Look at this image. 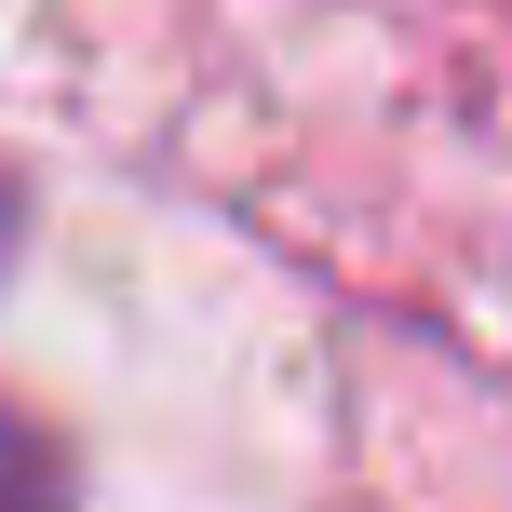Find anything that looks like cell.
I'll list each match as a JSON object with an SVG mask.
<instances>
[{
  "label": "cell",
  "mask_w": 512,
  "mask_h": 512,
  "mask_svg": "<svg viewBox=\"0 0 512 512\" xmlns=\"http://www.w3.org/2000/svg\"><path fill=\"white\" fill-rule=\"evenodd\" d=\"M0 512H68V459L0 405Z\"/></svg>",
  "instance_id": "cell-1"
}]
</instances>
